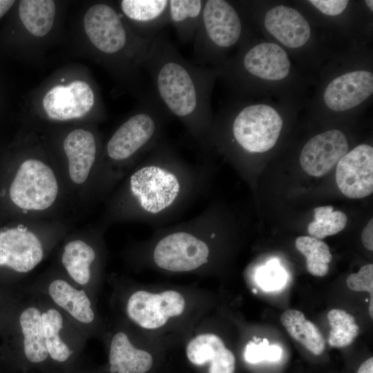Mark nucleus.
Returning <instances> with one entry per match:
<instances>
[{
    "mask_svg": "<svg viewBox=\"0 0 373 373\" xmlns=\"http://www.w3.org/2000/svg\"><path fill=\"white\" fill-rule=\"evenodd\" d=\"M207 163L193 164L163 137L107 197L102 226L139 222L162 227L204 195Z\"/></svg>",
    "mask_w": 373,
    "mask_h": 373,
    "instance_id": "nucleus-1",
    "label": "nucleus"
},
{
    "mask_svg": "<svg viewBox=\"0 0 373 373\" xmlns=\"http://www.w3.org/2000/svg\"><path fill=\"white\" fill-rule=\"evenodd\" d=\"M143 67L158 100L186 128L204 156L210 149L213 122L210 97L218 69L186 60L162 33L153 39Z\"/></svg>",
    "mask_w": 373,
    "mask_h": 373,
    "instance_id": "nucleus-2",
    "label": "nucleus"
},
{
    "mask_svg": "<svg viewBox=\"0 0 373 373\" xmlns=\"http://www.w3.org/2000/svg\"><path fill=\"white\" fill-rule=\"evenodd\" d=\"M173 118L153 90L146 93L140 109L115 131L106 144L91 184L97 197L107 198L164 137V128Z\"/></svg>",
    "mask_w": 373,
    "mask_h": 373,
    "instance_id": "nucleus-3",
    "label": "nucleus"
},
{
    "mask_svg": "<svg viewBox=\"0 0 373 373\" xmlns=\"http://www.w3.org/2000/svg\"><path fill=\"white\" fill-rule=\"evenodd\" d=\"M16 343L31 365L72 360L87 339L44 294L26 288L16 306Z\"/></svg>",
    "mask_w": 373,
    "mask_h": 373,
    "instance_id": "nucleus-4",
    "label": "nucleus"
},
{
    "mask_svg": "<svg viewBox=\"0 0 373 373\" xmlns=\"http://www.w3.org/2000/svg\"><path fill=\"white\" fill-rule=\"evenodd\" d=\"M282 127V117L273 107L264 104L242 106L230 116L228 123L213 122L209 149L229 144L243 153H263L276 144Z\"/></svg>",
    "mask_w": 373,
    "mask_h": 373,
    "instance_id": "nucleus-5",
    "label": "nucleus"
},
{
    "mask_svg": "<svg viewBox=\"0 0 373 373\" xmlns=\"http://www.w3.org/2000/svg\"><path fill=\"white\" fill-rule=\"evenodd\" d=\"M59 169L41 159L28 157L16 169L8 187L11 203L23 213L37 217L58 204L62 194Z\"/></svg>",
    "mask_w": 373,
    "mask_h": 373,
    "instance_id": "nucleus-6",
    "label": "nucleus"
},
{
    "mask_svg": "<svg viewBox=\"0 0 373 373\" xmlns=\"http://www.w3.org/2000/svg\"><path fill=\"white\" fill-rule=\"evenodd\" d=\"M242 35L238 12L224 0H206L201 21L194 36L193 64L216 65L226 50L234 46Z\"/></svg>",
    "mask_w": 373,
    "mask_h": 373,
    "instance_id": "nucleus-7",
    "label": "nucleus"
},
{
    "mask_svg": "<svg viewBox=\"0 0 373 373\" xmlns=\"http://www.w3.org/2000/svg\"><path fill=\"white\" fill-rule=\"evenodd\" d=\"M27 288L46 296L86 339L98 334L99 321L94 298L69 279L57 265L49 268Z\"/></svg>",
    "mask_w": 373,
    "mask_h": 373,
    "instance_id": "nucleus-8",
    "label": "nucleus"
},
{
    "mask_svg": "<svg viewBox=\"0 0 373 373\" xmlns=\"http://www.w3.org/2000/svg\"><path fill=\"white\" fill-rule=\"evenodd\" d=\"M51 230L30 223L0 230V267L21 276L32 272L61 238Z\"/></svg>",
    "mask_w": 373,
    "mask_h": 373,
    "instance_id": "nucleus-9",
    "label": "nucleus"
},
{
    "mask_svg": "<svg viewBox=\"0 0 373 373\" xmlns=\"http://www.w3.org/2000/svg\"><path fill=\"white\" fill-rule=\"evenodd\" d=\"M122 16L106 3H97L86 11L84 26L92 44L108 56L128 53L145 59L153 41L131 35Z\"/></svg>",
    "mask_w": 373,
    "mask_h": 373,
    "instance_id": "nucleus-10",
    "label": "nucleus"
},
{
    "mask_svg": "<svg viewBox=\"0 0 373 373\" xmlns=\"http://www.w3.org/2000/svg\"><path fill=\"white\" fill-rule=\"evenodd\" d=\"M102 226L98 231L68 237L62 245L57 265L66 276L94 298L101 266L100 242Z\"/></svg>",
    "mask_w": 373,
    "mask_h": 373,
    "instance_id": "nucleus-11",
    "label": "nucleus"
},
{
    "mask_svg": "<svg viewBox=\"0 0 373 373\" xmlns=\"http://www.w3.org/2000/svg\"><path fill=\"white\" fill-rule=\"evenodd\" d=\"M185 307L183 296L168 290L153 294L139 290L133 292L126 303V314L131 321L145 329H157L169 318L182 314Z\"/></svg>",
    "mask_w": 373,
    "mask_h": 373,
    "instance_id": "nucleus-12",
    "label": "nucleus"
},
{
    "mask_svg": "<svg viewBox=\"0 0 373 373\" xmlns=\"http://www.w3.org/2000/svg\"><path fill=\"white\" fill-rule=\"evenodd\" d=\"M291 63L286 51L274 43H260L243 53L229 68L236 77H254L281 80L289 73Z\"/></svg>",
    "mask_w": 373,
    "mask_h": 373,
    "instance_id": "nucleus-13",
    "label": "nucleus"
},
{
    "mask_svg": "<svg viewBox=\"0 0 373 373\" xmlns=\"http://www.w3.org/2000/svg\"><path fill=\"white\" fill-rule=\"evenodd\" d=\"M66 157L65 175L70 186L81 189L92 184L98 161V146L93 133L86 129L70 131L63 142Z\"/></svg>",
    "mask_w": 373,
    "mask_h": 373,
    "instance_id": "nucleus-14",
    "label": "nucleus"
},
{
    "mask_svg": "<svg viewBox=\"0 0 373 373\" xmlns=\"http://www.w3.org/2000/svg\"><path fill=\"white\" fill-rule=\"evenodd\" d=\"M336 182L339 190L350 198H362L373 192V148L360 144L338 162Z\"/></svg>",
    "mask_w": 373,
    "mask_h": 373,
    "instance_id": "nucleus-15",
    "label": "nucleus"
},
{
    "mask_svg": "<svg viewBox=\"0 0 373 373\" xmlns=\"http://www.w3.org/2000/svg\"><path fill=\"white\" fill-rule=\"evenodd\" d=\"M345 134L340 130L325 131L312 137L299 157L303 169L309 175L321 177L328 173L348 152Z\"/></svg>",
    "mask_w": 373,
    "mask_h": 373,
    "instance_id": "nucleus-16",
    "label": "nucleus"
},
{
    "mask_svg": "<svg viewBox=\"0 0 373 373\" xmlns=\"http://www.w3.org/2000/svg\"><path fill=\"white\" fill-rule=\"evenodd\" d=\"M42 104L50 119L66 121L88 113L95 104V95L88 84L77 80L66 86L52 87L45 95Z\"/></svg>",
    "mask_w": 373,
    "mask_h": 373,
    "instance_id": "nucleus-17",
    "label": "nucleus"
},
{
    "mask_svg": "<svg viewBox=\"0 0 373 373\" xmlns=\"http://www.w3.org/2000/svg\"><path fill=\"white\" fill-rule=\"evenodd\" d=\"M372 93V73L358 70L348 72L332 80L325 90L323 99L329 108L340 112L359 105Z\"/></svg>",
    "mask_w": 373,
    "mask_h": 373,
    "instance_id": "nucleus-18",
    "label": "nucleus"
},
{
    "mask_svg": "<svg viewBox=\"0 0 373 373\" xmlns=\"http://www.w3.org/2000/svg\"><path fill=\"white\" fill-rule=\"evenodd\" d=\"M119 7L121 15L133 24L135 35L142 39L153 41L169 24V0H122Z\"/></svg>",
    "mask_w": 373,
    "mask_h": 373,
    "instance_id": "nucleus-19",
    "label": "nucleus"
},
{
    "mask_svg": "<svg viewBox=\"0 0 373 373\" xmlns=\"http://www.w3.org/2000/svg\"><path fill=\"white\" fill-rule=\"evenodd\" d=\"M264 23L267 32L288 48L301 47L310 37L309 24L302 14L290 7L271 8L265 15Z\"/></svg>",
    "mask_w": 373,
    "mask_h": 373,
    "instance_id": "nucleus-20",
    "label": "nucleus"
},
{
    "mask_svg": "<svg viewBox=\"0 0 373 373\" xmlns=\"http://www.w3.org/2000/svg\"><path fill=\"white\" fill-rule=\"evenodd\" d=\"M186 355L194 365L210 362L209 373H234L236 359L222 340L213 334H202L187 345Z\"/></svg>",
    "mask_w": 373,
    "mask_h": 373,
    "instance_id": "nucleus-21",
    "label": "nucleus"
},
{
    "mask_svg": "<svg viewBox=\"0 0 373 373\" xmlns=\"http://www.w3.org/2000/svg\"><path fill=\"white\" fill-rule=\"evenodd\" d=\"M111 373H146L153 365V357L146 351L135 347L128 334L115 332L109 341Z\"/></svg>",
    "mask_w": 373,
    "mask_h": 373,
    "instance_id": "nucleus-22",
    "label": "nucleus"
},
{
    "mask_svg": "<svg viewBox=\"0 0 373 373\" xmlns=\"http://www.w3.org/2000/svg\"><path fill=\"white\" fill-rule=\"evenodd\" d=\"M280 322L289 335L315 355L325 348V340L315 324L307 320L304 314L288 309L280 316Z\"/></svg>",
    "mask_w": 373,
    "mask_h": 373,
    "instance_id": "nucleus-23",
    "label": "nucleus"
},
{
    "mask_svg": "<svg viewBox=\"0 0 373 373\" xmlns=\"http://www.w3.org/2000/svg\"><path fill=\"white\" fill-rule=\"evenodd\" d=\"M204 0H169V23L183 42L194 38L200 25Z\"/></svg>",
    "mask_w": 373,
    "mask_h": 373,
    "instance_id": "nucleus-24",
    "label": "nucleus"
},
{
    "mask_svg": "<svg viewBox=\"0 0 373 373\" xmlns=\"http://www.w3.org/2000/svg\"><path fill=\"white\" fill-rule=\"evenodd\" d=\"M55 5L51 0H22L19 14L26 28L36 37L46 35L52 28Z\"/></svg>",
    "mask_w": 373,
    "mask_h": 373,
    "instance_id": "nucleus-25",
    "label": "nucleus"
},
{
    "mask_svg": "<svg viewBox=\"0 0 373 373\" xmlns=\"http://www.w3.org/2000/svg\"><path fill=\"white\" fill-rule=\"evenodd\" d=\"M296 249L306 258V267L315 276H324L329 271L332 256L328 245L312 236H299L296 239Z\"/></svg>",
    "mask_w": 373,
    "mask_h": 373,
    "instance_id": "nucleus-26",
    "label": "nucleus"
},
{
    "mask_svg": "<svg viewBox=\"0 0 373 373\" xmlns=\"http://www.w3.org/2000/svg\"><path fill=\"white\" fill-rule=\"evenodd\" d=\"M327 318L331 327L328 338L331 346H348L358 334L359 327L354 317L345 310L333 309L327 313Z\"/></svg>",
    "mask_w": 373,
    "mask_h": 373,
    "instance_id": "nucleus-27",
    "label": "nucleus"
},
{
    "mask_svg": "<svg viewBox=\"0 0 373 373\" xmlns=\"http://www.w3.org/2000/svg\"><path fill=\"white\" fill-rule=\"evenodd\" d=\"M314 220L307 225L309 234L323 239L335 235L345 227L347 216L341 211H334L332 206H323L314 209Z\"/></svg>",
    "mask_w": 373,
    "mask_h": 373,
    "instance_id": "nucleus-28",
    "label": "nucleus"
},
{
    "mask_svg": "<svg viewBox=\"0 0 373 373\" xmlns=\"http://www.w3.org/2000/svg\"><path fill=\"white\" fill-rule=\"evenodd\" d=\"M287 273L276 259L270 260L256 272V280L260 287L267 291L281 289L287 282Z\"/></svg>",
    "mask_w": 373,
    "mask_h": 373,
    "instance_id": "nucleus-29",
    "label": "nucleus"
},
{
    "mask_svg": "<svg viewBox=\"0 0 373 373\" xmlns=\"http://www.w3.org/2000/svg\"><path fill=\"white\" fill-rule=\"evenodd\" d=\"M283 350L276 345H269L268 340L263 338L258 344L250 341L246 346L244 356L250 363H258L264 361L277 362L282 358Z\"/></svg>",
    "mask_w": 373,
    "mask_h": 373,
    "instance_id": "nucleus-30",
    "label": "nucleus"
},
{
    "mask_svg": "<svg viewBox=\"0 0 373 373\" xmlns=\"http://www.w3.org/2000/svg\"><path fill=\"white\" fill-rule=\"evenodd\" d=\"M348 288L354 291H367L373 297V265L363 266L358 272L350 274L346 280Z\"/></svg>",
    "mask_w": 373,
    "mask_h": 373,
    "instance_id": "nucleus-31",
    "label": "nucleus"
},
{
    "mask_svg": "<svg viewBox=\"0 0 373 373\" xmlns=\"http://www.w3.org/2000/svg\"><path fill=\"white\" fill-rule=\"evenodd\" d=\"M309 2L321 12L329 16L340 15L348 5L347 0H310Z\"/></svg>",
    "mask_w": 373,
    "mask_h": 373,
    "instance_id": "nucleus-32",
    "label": "nucleus"
},
{
    "mask_svg": "<svg viewBox=\"0 0 373 373\" xmlns=\"http://www.w3.org/2000/svg\"><path fill=\"white\" fill-rule=\"evenodd\" d=\"M363 246L369 251L373 250V220L371 219L361 233Z\"/></svg>",
    "mask_w": 373,
    "mask_h": 373,
    "instance_id": "nucleus-33",
    "label": "nucleus"
},
{
    "mask_svg": "<svg viewBox=\"0 0 373 373\" xmlns=\"http://www.w3.org/2000/svg\"><path fill=\"white\" fill-rule=\"evenodd\" d=\"M357 373H373V358L370 357L359 367Z\"/></svg>",
    "mask_w": 373,
    "mask_h": 373,
    "instance_id": "nucleus-34",
    "label": "nucleus"
},
{
    "mask_svg": "<svg viewBox=\"0 0 373 373\" xmlns=\"http://www.w3.org/2000/svg\"><path fill=\"white\" fill-rule=\"evenodd\" d=\"M12 0H0V18L2 17L14 4Z\"/></svg>",
    "mask_w": 373,
    "mask_h": 373,
    "instance_id": "nucleus-35",
    "label": "nucleus"
},
{
    "mask_svg": "<svg viewBox=\"0 0 373 373\" xmlns=\"http://www.w3.org/2000/svg\"><path fill=\"white\" fill-rule=\"evenodd\" d=\"M373 297H370V305H369V312H370V316L372 318L373 317Z\"/></svg>",
    "mask_w": 373,
    "mask_h": 373,
    "instance_id": "nucleus-36",
    "label": "nucleus"
},
{
    "mask_svg": "<svg viewBox=\"0 0 373 373\" xmlns=\"http://www.w3.org/2000/svg\"><path fill=\"white\" fill-rule=\"evenodd\" d=\"M366 5L368 6V8L371 10V11L373 10V1L372 0H366L365 1Z\"/></svg>",
    "mask_w": 373,
    "mask_h": 373,
    "instance_id": "nucleus-37",
    "label": "nucleus"
},
{
    "mask_svg": "<svg viewBox=\"0 0 373 373\" xmlns=\"http://www.w3.org/2000/svg\"><path fill=\"white\" fill-rule=\"evenodd\" d=\"M365 301H366V302H368V301H369V299H368V298H366V299H365Z\"/></svg>",
    "mask_w": 373,
    "mask_h": 373,
    "instance_id": "nucleus-38",
    "label": "nucleus"
}]
</instances>
